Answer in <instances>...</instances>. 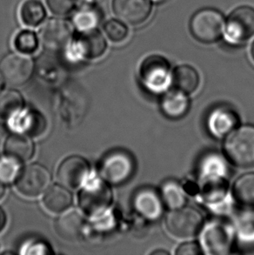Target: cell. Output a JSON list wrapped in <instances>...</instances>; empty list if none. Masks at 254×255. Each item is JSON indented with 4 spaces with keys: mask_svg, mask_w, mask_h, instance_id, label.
<instances>
[{
    "mask_svg": "<svg viewBox=\"0 0 254 255\" xmlns=\"http://www.w3.org/2000/svg\"><path fill=\"white\" fill-rule=\"evenodd\" d=\"M224 150L234 166L243 168L254 166V127L244 126L227 136Z\"/></svg>",
    "mask_w": 254,
    "mask_h": 255,
    "instance_id": "6da1fadb",
    "label": "cell"
},
{
    "mask_svg": "<svg viewBox=\"0 0 254 255\" xmlns=\"http://www.w3.org/2000/svg\"><path fill=\"white\" fill-rule=\"evenodd\" d=\"M113 203V192L103 179L85 182L79 194V205L84 214L96 218L107 213Z\"/></svg>",
    "mask_w": 254,
    "mask_h": 255,
    "instance_id": "7a4b0ae2",
    "label": "cell"
},
{
    "mask_svg": "<svg viewBox=\"0 0 254 255\" xmlns=\"http://www.w3.org/2000/svg\"><path fill=\"white\" fill-rule=\"evenodd\" d=\"M225 29L223 14L213 8L197 11L190 21V31L196 40L203 44L219 41Z\"/></svg>",
    "mask_w": 254,
    "mask_h": 255,
    "instance_id": "3957f363",
    "label": "cell"
},
{
    "mask_svg": "<svg viewBox=\"0 0 254 255\" xmlns=\"http://www.w3.org/2000/svg\"><path fill=\"white\" fill-rule=\"evenodd\" d=\"M204 220L201 213L192 207L174 209L167 215L165 226L171 235L177 238L195 236L202 229Z\"/></svg>",
    "mask_w": 254,
    "mask_h": 255,
    "instance_id": "277c9868",
    "label": "cell"
},
{
    "mask_svg": "<svg viewBox=\"0 0 254 255\" xmlns=\"http://www.w3.org/2000/svg\"><path fill=\"white\" fill-rule=\"evenodd\" d=\"M142 83L151 93L164 92L171 80L168 61L162 56L151 55L144 59L139 70Z\"/></svg>",
    "mask_w": 254,
    "mask_h": 255,
    "instance_id": "5b68a950",
    "label": "cell"
},
{
    "mask_svg": "<svg viewBox=\"0 0 254 255\" xmlns=\"http://www.w3.org/2000/svg\"><path fill=\"white\" fill-rule=\"evenodd\" d=\"M135 162L127 152L118 150L108 153L100 164L102 179L112 185H121L133 174Z\"/></svg>",
    "mask_w": 254,
    "mask_h": 255,
    "instance_id": "8992f818",
    "label": "cell"
},
{
    "mask_svg": "<svg viewBox=\"0 0 254 255\" xmlns=\"http://www.w3.org/2000/svg\"><path fill=\"white\" fill-rule=\"evenodd\" d=\"M234 242V229L223 221H212L202 233V245L210 255H227Z\"/></svg>",
    "mask_w": 254,
    "mask_h": 255,
    "instance_id": "52a82bcc",
    "label": "cell"
},
{
    "mask_svg": "<svg viewBox=\"0 0 254 255\" xmlns=\"http://www.w3.org/2000/svg\"><path fill=\"white\" fill-rule=\"evenodd\" d=\"M33 72V60L23 53H10L0 61V73L10 86H19L26 83Z\"/></svg>",
    "mask_w": 254,
    "mask_h": 255,
    "instance_id": "ba28073f",
    "label": "cell"
},
{
    "mask_svg": "<svg viewBox=\"0 0 254 255\" xmlns=\"http://www.w3.org/2000/svg\"><path fill=\"white\" fill-rule=\"evenodd\" d=\"M227 36L230 41L242 43L254 36V8L243 5L231 12L227 22Z\"/></svg>",
    "mask_w": 254,
    "mask_h": 255,
    "instance_id": "9c48e42d",
    "label": "cell"
},
{
    "mask_svg": "<svg viewBox=\"0 0 254 255\" xmlns=\"http://www.w3.org/2000/svg\"><path fill=\"white\" fill-rule=\"evenodd\" d=\"M51 175L45 166L32 164L21 171L17 179L18 192L26 197H37L48 188Z\"/></svg>",
    "mask_w": 254,
    "mask_h": 255,
    "instance_id": "30bf717a",
    "label": "cell"
},
{
    "mask_svg": "<svg viewBox=\"0 0 254 255\" xmlns=\"http://www.w3.org/2000/svg\"><path fill=\"white\" fill-rule=\"evenodd\" d=\"M72 38V27L60 18H50L45 21L39 31V39L45 48L50 51H60L65 48Z\"/></svg>",
    "mask_w": 254,
    "mask_h": 255,
    "instance_id": "8fae6325",
    "label": "cell"
},
{
    "mask_svg": "<svg viewBox=\"0 0 254 255\" xmlns=\"http://www.w3.org/2000/svg\"><path fill=\"white\" fill-rule=\"evenodd\" d=\"M90 172L89 163L81 156H70L64 159L58 170V179L63 186L75 189L85 184Z\"/></svg>",
    "mask_w": 254,
    "mask_h": 255,
    "instance_id": "7c38bea8",
    "label": "cell"
},
{
    "mask_svg": "<svg viewBox=\"0 0 254 255\" xmlns=\"http://www.w3.org/2000/svg\"><path fill=\"white\" fill-rule=\"evenodd\" d=\"M113 8L123 22L137 25L147 20L152 5L150 0H113Z\"/></svg>",
    "mask_w": 254,
    "mask_h": 255,
    "instance_id": "4fadbf2b",
    "label": "cell"
},
{
    "mask_svg": "<svg viewBox=\"0 0 254 255\" xmlns=\"http://www.w3.org/2000/svg\"><path fill=\"white\" fill-rule=\"evenodd\" d=\"M132 204L137 214L148 221H157L164 210L160 193L150 187L138 190L134 195Z\"/></svg>",
    "mask_w": 254,
    "mask_h": 255,
    "instance_id": "5bb4252c",
    "label": "cell"
},
{
    "mask_svg": "<svg viewBox=\"0 0 254 255\" xmlns=\"http://www.w3.org/2000/svg\"><path fill=\"white\" fill-rule=\"evenodd\" d=\"M240 118L237 113L230 107H216L207 118V128L210 133L216 138H223L237 129Z\"/></svg>",
    "mask_w": 254,
    "mask_h": 255,
    "instance_id": "9a60e30c",
    "label": "cell"
},
{
    "mask_svg": "<svg viewBox=\"0 0 254 255\" xmlns=\"http://www.w3.org/2000/svg\"><path fill=\"white\" fill-rule=\"evenodd\" d=\"M107 48L106 38L96 28L80 31L74 41V49L77 54L86 59L100 58L104 55Z\"/></svg>",
    "mask_w": 254,
    "mask_h": 255,
    "instance_id": "2e32d148",
    "label": "cell"
},
{
    "mask_svg": "<svg viewBox=\"0 0 254 255\" xmlns=\"http://www.w3.org/2000/svg\"><path fill=\"white\" fill-rule=\"evenodd\" d=\"M10 127L17 133L26 135L28 137L37 138L44 134L47 124L45 118L37 111L24 110L18 112L10 118Z\"/></svg>",
    "mask_w": 254,
    "mask_h": 255,
    "instance_id": "e0dca14e",
    "label": "cell"
},
{
    "mask_svg": "<svg viewBox=\"0 0 254 255\" xmlns=\"http://www.w3.org/2000/svg\"><path fill=\"white\" fill-rule=\"evenodd\" d=\"M86 221L78 211L72 210L62 214L57 220L55 230L59 237L67 242H78L85 234Z\"/></svg>",
    "mask_w": 254,
    "mask_h": 255,
    "instance_id": "ac0fdd59",
    "label": "cell"
},
{
    "mask_svg": "<svg viewBox=\"0 0 254 255\" xmlns=\"http://www.w3.org/2000/svg\"><path fill=\"white\" fill-rule=\"evenodd\" d=\"M4 152L18 161L25 162L34 154V144L30 137L21 133L10 134L4 143Z\"/></svg>",
    "mask_w": 254,
    "mask_h": 255,
    "instance_id": "d6986e66",
    "label": "cell"
},
{
    "mask_svg": "<svg viewBox=\"0 0 254 255\" xmlns=\"http://www.w3.org/2000/svg\"><path fill=\"white\" fill-rule=\"evenodd\" d=\"M201 179L200 192L203 200L210 205H218L226 200L229 183L226 177H207Z\"/></svg>",
    "mask_w": 254,
    "mask_h": 255,
    "instance_id": "ffe728a7",
    "label": "cell"
},
{
    "mask_svg": "<svg viewBox=\"0 0 254 255\" xmlns=\"http://www.w3.org/2000/svg\"><path fill=\"white\" fill-rule=\"evenodd\" d=\"M190 101L187 94L179 90H172L162 98L161 109L166 117L179 120L189 110Z\"/></svg>",
    "mask_w": 254,
    "mask_h": 255,
    "instance_id": "44dd1931",
    "label": "cell"
},
{
    "mask_svg": "<svg viewBox=\"0 0 254 255\" xmlns=\"http://www.w3.org/2000/svg\"><path fill=\"white\" fill-rule=\"evenodd\" d=\"M45 208L54 214H61L72 206V193L62 186L50 187L43 199Z\"/></svg>",
    "mask_w": 254,
    "mask_h": 255,
    "instance_id": "7402d4cb",
    "label": "cell"
},
{
    "mask_svg": "<svg viewBox=\"0 0 254 255\" xmlns=\"http://www.w3.org/2000/svg\"><path fill=\"white\" fill-rule=\"evenodd\" d=\"M172 80L176 89L187 95L195 93L200 83L198 72L192 66L187 65L177 66L172 73Z\"/></svg>",
    "mask_w": 254,
    "mask_h": 255,
    "instance_id": "603a6c76",
    "label": "cell"
},
{
    "mask_svg": "<svg viewBox=\"0 0 254 255\" xmlns=\"http://www.w3.org/2000/svg\"><path fill=\"white\" fill-rule=\"evenodd\" d=\"M227 162L222 156L216 152H211L203 157L199 163L200 179L207 177H226L227 174Z\"/></svg>",
    "mask_w": 254,
    "mask_h": 255,
    "instance_id": "cb8c5ba5",
    "label": "cell"
},
{
    "mask_svg": "<svg viewBox=\"0 0 254 255\" xmlns=\"http://www.w3.org/2000/svg\"><path fill=\"white\" fill-rule=\"evenodd\" d=\"M24 107V100L20 93L15 90L0 91V118L10 120L20 112Z\"/></svg>",
    "mask_w": 254,
    "mask_h": 255,
    "instance_id": "d4e9b609",
    "label": "cell"
},
{
    "mask_svg": "<svg viewBox=\"0 0 254 255\" xmlns=\"http://www.w3.org/2000/svg\"><path fill=\"white\" fill-rule=\"evenodd\" d=\"M159 193L164 205L172 210L179 209L186 205V193L183 186L174 180H167L164 183Z\"/></svg>",
    "mask_w": 254,
    "mask_h": 255,
    "instance_id": "484cf974",
    "label": "cell"
},
{
    "mask_svg": "<svg viewBox=\"0 0 254 255\" xmlns=\"http://www.w3.org/2000/svg\"><path fill=\"white\" fill-rule=\"evenodd\" d=\"M233 193L239 203L246 207H254V172L239 177L234 182Z\"/></svg>",
    "mask_w": 254,
    "mask_h": 255,
    "instance_id": "4316f807",
    "label": "cell"
},
{
    "mask_svg": "<svg viewBox=\"0 0 254 255\" xmlns=\"http://www.w3.org/2000/svg\"><path fill=\"white\" fill-rule=\"evenodd\" d=\"M46 11L38 0H26L20 7L21 20L27 26L36 27L45 20Z\"/></svg>",
    "mask_w": 254,
    "mask_h": 255,
    "instance_id": "83f0119b",
    "label": "cell"
},
{
    "mask_svg": "<svg viewBox=\"0 0 254 255\" xmlns=\"http://www.w3.org/2000/svg\"><path fill=\"white\" fill-rule=\"evenodd\" d=\"M101 19V14L96 7L85 5L76 11L73 23L79 31L89 30L98 26Z\"/></svg>",
    "mask_w": 254,
    "mask_h": 255,
    "instance_id": "f1b7e54d",
    "label": "cell"
},
{
    "mask_svg": "<svg viewBox=\"0 0 254 255\" xmlns=\"http://www.w3.org/2000/svg\"><path fill=\"white\" fill-rule=\"evenodd\" d=\"M14 46L17 52L23 54H31L38 48V38L33 31L23 30L14 38Z\"/></svg>",
    "mask_w": 254,
    "mask_h": 255,
    "instance_id": "f546056e",
    "label": "cell"
},
{
    "mask_svg": "<svg viewBox=\"0 0 254 255\" xmlns=\"http://www.w3.org/2000/svg\"><path fill=\"white\" fill-rule=\"evenodd\" d=\"M20 161L6 154L0 157V181L13 182L20 173Z\"/></svg>",
    "mask_w": 254,
    "mask_h": 255,
    "instance_id": "4dcf8cb0",
    "label": "cell"
},
{
    "mask_svg": "<svg viewBox=\"0 0 254 255\" xmlns=\"http://www.w3.org/2000/svg\"><path fill=\"white\" fill-rule=\"evenodd\" d=\"M105 32L111 41L115 43L124 41L128 36V28L127 25L121 21L116 19H111L104 27Z\"/></svg>",
    "mask_w": 254,
    "mask_h": 255,
    "instance_id": "1f68e13d",
    "label": "cell"
},
{
    "mask_svg": "<svg viewBox=\"0 0 254 255\" xmlns=\"http://www.w3.org/2000/svg\"><path fill=\"white\" fill-rule=\"evenodd\" d=\"M46 3L52 12L59 16H65L74 10L78 0H46Z\"/></svg>",
    "mask_w": 254,
    "mask_h": 255,
    "instance_id": "d6a6232c",
    "label": "cell"
},
{
    "mask_svg": "<svg viewBox=\"0 0 254 255\" xmlns=\"http://www.w3.org/2000/svg\"><path fill=\"white\" fill-rule=\"evenodd\" d=\"M239 234L245 241L254 240V214H250L241 218L239 224Z\"/></svg>",
    "mask_w": 254,
    "mask_h": 255,
    "instance_id": "836d02e7",
    "label": "cell"
},
{
    "mask_svg": "<svg viewBox=\"0 0 254 255\" xmlns=\"http://www.w3.org/2000/svg\"><path fill=\"white\" fill-rule=\"evenodd\" d=\"M24 250L22 251V254H30V255H47V254H52V251L49 248L47 244L44 242H30L26 245H24Z\"/></svg>",
    "mask_w": 254,
    "mask_h": 255,
    "instance_id": "e575fe53",
    "label": "cell"
},
{
    "mask_svg": "<svg viewBox=\"0 0 254 255\" xmlns=\"http://www.w3.org/2000/svg\"><path fill=\"white\" fill-rule=\"evenodd\" d=\"M202 254L201 247L199 243L194 242L182 243L176 250L177 255H199Z\"/></svg>",
    "mask_w": 254,
    "mask_h": 255,
    "instance_id": "d590c367",
    "label": "cell"
},
{
    "mask_svg": "<svg viewBox=\"0 0 254 255\" xmlns=\"http://www.w3.org/2000/svg\"><path fill=\"white\" fill-rule=\"evenodd\" d=\"M183 189L185 191L186 194H188L190 196H195L197 194H199L200 192V186L193 182V181H187L185 183V185L183 186Z\"/></svg>",
    "mask_w": 254,
    "mask_h": 255,
    "instance_id": "8d00e7d4",
    "label": "cell"
},
{
    "mask_svg": "<svg viewBox=\"0 0 254 255\" xmlns=\"http://www.w3.org/2000/svg\"><path fill=\"white\" fill-rule=\"evenodd\" d=\"M5 225H6V215L4 214L3 209L0 207V233L3 231Z\"/></svg>",
    "mask_w": 254,
    "mask_h": 255,
    "instance_id": "74e56055",
    "label": "cell"
},
{
    "mask_svg": "<svg viewBox=\"0 0 254 255\" xmlns=\"http://www.w3.org/2000/svg\"><path fill=\"white\" fill-rule=\"evenodd\" d=\"M4 194H5V187L3 186V183L0 181V200L3 199Z\"/></svg>",
    "mask_w": 254,
    "mask_h": 255,
    "instance_id": "f35d334b",
    "label": "cell"
},
{
    "mask_svg": "<svg viewBox=\"0 0 254 255\" xmlns=\"http://www.w3.org/2000/svg\"><path fill=\"white\" fill-rule=\"evenodd\" d=\"M151 255H168L169 253L166 252L165 250H163V249H160V250H156L154 252L151 253Z\"/></svg>",
    "mask_w": 254,
    "mask_h": 255,
    "instance_id": "ab89813d",
    "label": "cell"
},
{
    "mask_svg": "<svg viewBox=\"0 0 254 255\" xmlns=\"http://www.w3.org/2000/svg\"><path fill=\"white\" fill-rule=\"evenodd\" d=\"M3 86H4V80H3V76L0 73V91L3 90Z\"/></svg>",
    "mask_w": 254,
    "mask_h": 255,
    "instance_id": "60d3db41",
    "label": "cell"
},
{
    "mask_svg": "<svg viewBox=\"0 0 254 255\" xmlns=\"http://www.w3.org/2000/svg\"><path fill=\"white\" fill-rule=\"evenodd\" d=\"M252 56H253V58H254V43L253 46H252Z\"/></svg>",
    "mask_w": 254,
    "mask_h": 255,
    "instance_id": "b9f144b4",
    "label": "cell"
}]
</instances>
